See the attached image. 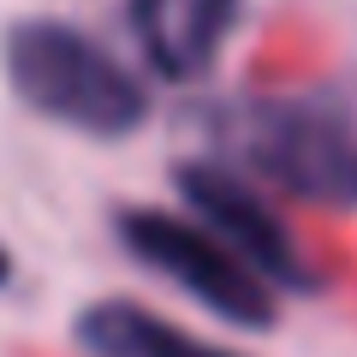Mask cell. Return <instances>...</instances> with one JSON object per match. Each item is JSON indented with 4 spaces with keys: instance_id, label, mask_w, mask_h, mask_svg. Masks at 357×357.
Returning a JSON list of instances; mask_svg holds the SVG:
<instances>
[{
    "instance_id": "obj_6",
    "label": "cell",
    "mask_w": 357,
    "mask_h": 357,
    "mask_svg": "<svg viewBox=\"0 0 357 357\" xmlns=\"http://www.w3.org/2000/svg\"><path fill=\"white\" fill-rule=\"evenodd\" d=\"M72 333L89 357H244V351L197 340L191 328H178V321L131 304V298H102V304L77 310Z\"/></svg>"
},
{
    "instance_id": "obj_7",
    "label": "cell",
    "mask_w": 357,
    "mask_h": 357,
    "mask_svg": "<svg viewBox=\"0 0 357 357\" xmlns=\"http://www.w3.org/2000/svg\"><path fill=\"white\" fill-rule=\"evenodd\" d=\"M13 280V256H6V244H0V286Z\"/></svg>"
},
{
    "instance_id": "obj_4",
    "label": "cell",
    "mask_w": 357,
    "mask_h": 357,
    "mask_svg": "<svg viewBox=\"0 0 357 357\" xmlns=\"http://www.w3.org/2000/svg\"><path fill=\"white\" fill-rule=\"evenodd\" d=\"M173 185L185 197V208L197 215V227H208L274 292H310L316 286V268L304 262V250H298L292 227L280 220V208L268 203L256 185H244L227 161H185L173 173Z\"/></svg>"
},
{
    "instance_id": "obj_1",
    "label": "cell",
    "mask_w": 357,
    "mask_h": 357,
    "mask_svg": "<svg viewBox=\"0 0 357 357\" xmlns=\"http://www.w3.org/2000/svg\"><path fill=\"white\" fill-rule=\"evenodd\" d=\"M0 72L36 119L84 137H126L149 119V89L89 30L60 18H18L0 42Z\"/></svg>"
},
{
    "instance_id": "obj_3",
    "label": "cell",
    "mask_w": 357,
    "mask_h": 357,
    "mask_svg": "<svg viewBox=\"0 0 357 357\" xmlns=\"http://www.w3.org/2000/svg\"><path fill=\"white\" fill-rule=\"evenodd\" d=\"M114 232L149 274L173 280L178 292H191L197 304L215 310L220 321L250 328V333H262V328L280 321V292H274L250 262H238L208 227L173 215V208H119Z\"/></svg>"
},
{
    "instance_id": "obj_2",
    "label": "cell",
    "mask_w": 357,
    "mask_h": 357,
    "mask_svg": "<svg viewBox=\"0 0 357 357\" xmlns=\"http://www.w3.org/2000/svg\"><path fill=\"white\" fill-rule=\"evenodd\" d=\"M227 137L268 185L328 208H357V131L316 102H244Z\"/></svg>"
},
{
    "instance_id": "obj_5",
    "label": "cell",
    "mask_w": 357,
    "mask_h": 357,
    "mask_svg": "<svg viewBox=\"0 0 357 357\" xmlns=\"http://www.w3.org/2000/svg\"><path fill=\"white\" fill-rule=\"evenodd\" d=\"M244 0H126V30L149 72L173 84H197L220 66Z\"/></svg>"
}]
</instances>
